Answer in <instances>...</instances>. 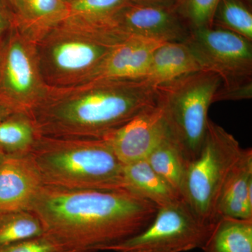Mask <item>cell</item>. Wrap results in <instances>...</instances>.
Returning <instances> with one entry per match:
<instances>
[{
  "instance_id": "obj_20",
  "label": "cell",
  "mask_w": 252,
  "mask_h": 252,
  "mask_svg": "<svg viewBox=\"0 0 252 252\" xmlns=\"http://www.w3.org/2000/svg\"><path fill=\"white\" fill-rule=\"evenodd\" d=\"M146 160L154 171L166 181L181 195L188 162L170 133L149 154Z\"/></svg>"
},
{
  "instance_id": "obj_5",
  "label": "cell",
  "mask_w": 252,
  "mask_h": 252,
  "mask_svg": "<svg viewBox=\"0 0 252 252\" xmlns=\"http://www.w3.org/2000/svg\"><path fill=\"white\" fill-rule=\"evenodd\" d=\"M221 83L216 73L201 70L156 87L157 104L187 162L200 152L206 135L209 108Z\"/></svg>"
},
{
  "instance_id": "obj_23",
  "label": "cell",
  "mask_w": 252,
  "mask_h": 252,
  "mask_svg": "<svg viewBox=\"0 0 252 252\" xmlns=\"http://www.w3.org/2000/svg\"><path fill=\"white\" fill-rule=\"evenodd\" d=\"M43 235L40 220L32 212H0V248Z\"/></svg>"
},
{
  "instance_id": "obj_29",
  "label": "cell",
  "mask_w": 252,
  "mask_h": 252,
  "mask_svg": "<svg viewBox=\"0 0 252 252\" xmlns=\"http://www.w3.org/2000/svg\"><path fill=\"white\" fill-rule=\"evenodd\" d=\"M14 113L12 109L0 100V122Z\"/></svg>"
},
{
  "instance_id": "obj_28",
  "label": "cell",
  "mask_w": 252,
  "mask_h": 252,
  "mask_svg": "<svg viewBox=\"0 0 252 252\" xmlns=\"http://www.w3.org/2000/svg\"><path fill=\"white\" fill-rule=\"evenodd\" d=\"M11 26H12V21L7 11L0 3V37L8 30L11 29Z\"/></svg>"
},
{
  "instance_id": "obj_12",
  "label": "cell",
  "mask_w": 252,
  "mask_h": 252,
  "mask_svg": "<svg viewBox=\"0 0 252 252\" xmlns=\"http://www.w3.org/2000/svg\"><path fill=\"white\" fill-rule=\"evenodd\" d=\"M43 187L29 153L0 152V212L30 211Z\"/></svg>"
},
{
  "instance_id": "obj_15",
  "label": "cell",
  "mask_w": 252,
  "mask_h": 252,
  "mask_svg": "<svg viewBox=\"0 0 252 252\" xmlns=\"http://www.w3.org/2000/svg\"><path fill=\"white\" fill-rule=\"evenodd\" d=\"M201 70H203L201 64L185 41L167 42L154 51L144 79L157 87Z\"/></svg>"
},
{
  "instance_id": "obj_3",
  "label": "cell",
  "mask_w": 252,
  "mask_h": 252,
  "mask_svg": "<svg viewBox=\"0 0 252 252\" xmlns=\"http://www.w3.org/2000/svg\"><path fill=\"white\" fill-rule=\"evenodd\" d=\"M29 155L46 187L64 190L124 189V164L103 139L37 135Z\"/></svg>"
},
{
  "instance_id": "obj_25",
  "label": "cell",
  "mask_w": 252,
  "mask_h": 252,
  "mask_svg": "<svg viewBox=\"0 0 252 252\" xmlns=\"http://www.w3.org/2000/svg\"><path fill=\"white\" fill-rule=\"evenodd\" d=\"M0 252H64L45 235L0 248Z\"/></svg>"
},
{
  "instance_id": "obj_16",
  "label": "cell",
  "mask_w": 252,
  "mask_h": 252,
  "mask_svg": "<svg viewBox=\"0 0 252 252\" xmlns=\"http://www.w3.org/2000/svg\"><path fill=\"white\" fill-rule=\"evenodd\" d=\"M124 189L147 199L158 207L181 200L180 193L162 178L146 159L124 165Z\"/></svg>"
},
{
  "instance_id": "obj_6",
  "label": "cell",
  "mask_w": 252,
  "mask_h": 252,
  "mask_svg": "<svg viewBox=\"0 0 252 252\" xmlns=\"http://www.w3.org/2000/svg\"><path fill=\"white\" fill-rule=\"evenodd\" d=\"M243 150L234 136L209 119L203 145L187 164L181 190L182 200L205 224L218 220L219 197Z\"/></svg>"
},
{
  "instance_id": "obj_10",
  "label": "cell",
  "mask_w": 252,
  "mask_h": 252,
  "mask_svg": "<svg viewBox=\"0 0 252 252\" xmlns=\"http://www.w3.org/2000/svg\"><path fill=\"white\" fill-rule=\"evenodd\" d=\"M170 135L162 109L157 103L103 138L124 165L147 158Z\"/></svg>"
},
{
  "instance_id": "obj_30",
  "label": "cell",
  "mask_w": 252,
  "mask_h": 252,
  "mask_svg": "<svg viewBox=\"0 0 252 252\" xmlns=\"http://www.w3.org/2000/svg\"><path fill=\"white\" fill-rule=\"evenodd\" d=\"M243 1H245V2L248 3V4L251 5L252 4V0H243Z\"/></svg>"
},
{
  "instance_id": "obj_24",
  "label": "cell",
  "mask_w": 252,
  "mask_h": 252,
  "mask_svg": "<svg viewBox=\"0 0 252 252\" xmlns=\"http://www.w3.org/2000/svg\"><path fill=\"white\" fill-rule=\"evenodd\" d=\"M219 1L220 0H177L172 9L191 31L211 27Z\"/></svg>"
},
{
  "instance_id": "obj_27",
  "label": "cell",
  "mask_w": 252,
  "mask_h": 252,
  "mask_svg": "<svg viewBox=\"0 0 252 252\" xmlns=\"http://www.w3.org/2000/svg\"><path fill=\"white\" fill-rule=\"evenodd\" d=\"M131 4L173 8L177 0H129Z\"/></svg>"
},
{
  "instance_id": "obj_18",
  "label": "cell",
  "mask_w": 252,
  "mask_h": 252,
  "mask_svg": "<svg viewBox=\"0 0 252 252\" xmlns=\"http://www.w3.org/2000/svg\"><path fill=\"white\" fill-rule=\"evenodd\" d=\"M67 13L65 0H23L22 18L15 27L36 43L63 22Z\"/></svg>"
},
{
  "instance_id": "obj_1",
  "label": "cell",
  "mask_w": 252,
  "mask_h": 252,
  "mask_svg": "<svg viewBox=\"0 0 252 252\" xmlns=\"http://www.w3.org/2000/svg\"><path fill=\"white\" fill-rule=\"evenodd\" d=\"M158 207L125 190H64L44 187L30 211L44 235L64 252H97L132 238L152 223Z\"/></svg>"
},
{
  "instance_id": "obj_14",
  "label": "cell",
  "mask_w": 252,
  "mask_h": 252,
  "mask_svg": "<svg viewBox=\"0 0 252 252\" xmlns=\"http://www.w3.org/2000/svg\"><path fill=\"white\" fill-rule=\"evenodd\" d=\"M217 220L220 217L252 220V150L243 149L219 197Z\"/></svg>"
},
{
  "instance_id": "obj_19",
  "label": "cell",
  "mask_w": 252,
  "mask_h": 252,
  "mask_svg": "<svg viewBox=\"0 0 252 252\" xmlns=\"http://www.w3.org/2000/svg\"><path fill=\"white\" fill-rule=\"evenodd\" d=\"M202 250L204 252H252V220L220 217Z\"/></svg>"
},
{
  "instance_id": "obj_9",
  "label": "cell",
  "mask_w": 252,
  "mask_h": 252,
  "mask_svg": "<svg viewBox=\"0 0 252 252\" xmlns=\"http://www.w3.org/2000/svg\"><path fill=\"white\" fill-rule=\"evenodd\" d=\"M215 225L199 220L182 199L159 207L152 223L139 234L113 245L114 252H185L202 249Z\"/></svg>"
},
{
  "instance_id": "obj_31",
  "label": "cell",
  "mask_w": 252,
  "mask_h": 252,
  "mask_svg": "<svg viewBox=\"0 0 252 252\" xmlns=\"http://www.w3.org/2000/svg\"><path fill=\"white\" fill-rule=\"evenodd\" d=\"M66 1H74V0H65Z\"/></svg>"
},
{
  "instance_id": "obj_11",
  "label": "cell",
  "mask_w": 252,
  "mask_h": 252,
  "mask_svg": "<svg viewBox=\"0 0 252 252\" xmlns=\"http://www.w3.org/2000/svg\"><path fill=\"white\" fill-rule=\"evenodd\" d=\"M116 28L127 36L160 42H184L190 30L172 8L130 4L114 20Z\"/></svg>"
},
{
  "instance_id": "obj_13",
  "label": "cell",
  "mask_w": 252,
  "mask_h": 252,
  "mask_svg": "<svg viewBox=\"0 0 252 252\" xmlns=\"http://www.w3.org/2000/svg\"><path fill=\"white\" fill-rule=\"evenodd\" d=\"M164 43L140 36H129L109 53L88 81L144 79L152 55Z\"/></svg>"
},
{
  "instance_id": "obj_17",
  "label": "cell",
  "mask_w": 252,
  "mask_h": 252,
  "mask_svg": "<svg viewBox=\"0 0 252 252\" xmlns=\"http://www.w3.org/2000/svg\"><path fill=\"white\" fill-rule=\"evenodd\" d=\"M130 4L129 0L67 1V16L64 21L82 27L124 34L114 26V20L124 7Z\"/></svg>"
},
{
  "instance_id": "obj_4",
  "label": "cell",
  "mask_w": 252,
  "mask_h": 252,
  "mask_svg": "<svg viewBox=\"0 0 252 252\" xmlns=\"http://www.w3.org/2000/svg\"><path fill=\"white\" fill-rule=\"evenodd\" d=\"M128 37L63 21L36 43L44 82L49 88L86 82L109 53Z\"/></svg>"
},
{
  "instance_id": "obj_7",
  "label": "cell",
  "mask_w": 252,
  "mask_h": 252,
  "mask_svg": "<svg viewBox=\"0 0 252 252\" xmlns=\"http://www.w3.org/2000/svg\"><path fill=\"white\" fill-rule=\"evenodd\" d=\"M203 70L216 73L221 85L214 102L252 97V41L213 27L191 30L185 41Z\"/></svg>"
},
{
  "instance_id": "obj_21",
  "label": "cell",
  "mask_w": 252,
  "mask_h": 252,
  "mask_svg": "<svg viewBox=\"0 0 252 252\" xmlns=\"http://www.w3.org/2000/svg\"><path fill=\"white\" fill-rule=\"evenodd\" d=\"M37 133L31 117L14 113L0 122V152L11 154H28Z\"/></svg>"
},
{
  "instance_id": "obj_26",
  "label": "cell",
  "mask_w": 252,
  "mask_h": 252,
  "mask_svg": "<svg viewBox=\"0 0 252 252\" xmlns=\"http://www.w3.org/2000/svg\"><path fill=\"white\" fill-rule=\"evenodd\" d=\"M0 3L9 14L13 26H18L23 16V0H0Z\"/></svg>"
},
{
  "instance_id": "obj_2",
  "label": "cell",
  "mask_w": 252,
  "mask_h": 252,
  "mask_svg": "<svg viewBox=\"0 0 252 252\" xmlns=\"http://www.w3.org/2000/svg\"><path fill=\"white\" fill-rule=\"evenodd\" d=\"M156 103V87L144 79L92 81L49 88L30 117L38 135L103 139Z\"/></svg>"
},
{
  "instance_id": "obj_22",
  "label": "cell",
  "mask_w": 252,
  "mask_h": 252,
  "mask_svg": "<svg viewBox=\"0 0 252 252\" xmlns=\"http://www.w3.org/2000/svg\"><path fill=\"white\" fill-rule=\"evenodd\" d=\"M211 27L232 32L252 41L251 5L243 0H220Z\"/></svg>"
},
{
  "instance_id": "obj_8",
  "label": "cell",
  "mask_w": 252,
  "mask_h": 252,
  "mask_svg": "<svg viewBox=\"0 0 252 252\" xmlns=\"http://www.w3.org/2000/svg\"><path fill=\"white\" fill-rule=\"evenodd\" d=\"M49 89L41 75L36 43L11 26L0 49V100L15 113L30 117Z\"/></svg>"
}]
</instances>
